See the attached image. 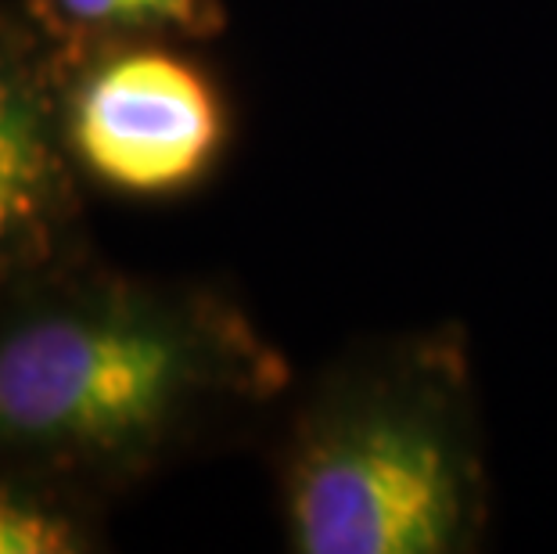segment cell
<instances>
[{
	"label": "cell",
	"mask_w": 557,
	"mask_h": 554,
	"mask_svg": "<svg viewBox=\"0 0 557 554\" xmlns=\"http://www.w3.org/2000/svg\"><path fill=\"white\" fill-rule=\"evenodd\" d=\"M274 371L252 335L201 306L83 292L0 328V440L58 461H126L206 396Z\"/></svg>",
	"instance_id": "obj_1"
},
{
	"label": "cell",
	"mask_w": 557,
	"mask_h": 554,
	"mask_svg": "<svg viewBox=\"0 0 557 554\" xmlns=\"http://www.w3.org/2000/svg\"><path fill=\"white\" fill-rule=\"evenodd\" d=\"M302 554H446L482 515L479 454L443 371L367 374L302 418L284 471Z\"/></svg>",
	"instance_id": "obj_2"
},
{
	"label": "cell",
	"mask_w": 557,
	"mask_h": 554,
	"mask_svg": "<svg viewBox=\"0 0 557 554\" xmlns=\"http://www.w3.org/2000/svg\"><path fill=\"white\" fill-rule=\"evenodd\" d=\"M227 115L209 76L170 51L104 62L73 104V145L104 184L129 195H173L216 162Z\"/></svg>",
	"instance_id": "obj_3"
},
{
	"label": "cell",
	"mask_w": 557,
	"mask_h": 554,
	"mask_svg": "<svg viewBox=\"0 0 557 554\" xmlns=\"http://www.w3.org/2000/svg\"><path fill=\"white\" fill-rule=\"evenodd\" d=\"M58 206L62 162L37 79L0 54V270L40 249Z\"/></svg>",
	"instance_id": "obj_4"
},
{
	"label": "cell",
	"mask_w": 557,
	"mask_h": 554,
	"mask_svg": "<svg viewBox=\"0 0 557 554\" xmlns=\"http://www.w3.org/2000/svg\"><path fill=\"white\" fill-rule=\"evenodd\" d=\"M58 8L83 26L176 29L187 37H209L223 26L216 0H58Z\"/></svg>",
	"instance_id": "obj_5"
},
{
	"label": "cell",
	"mask_w": 557,
	"mask_h": 554,
	"mask_svg": "<svg viewBox=\"0 0 557 554\" xmlns=\"http://www.w3.org/2000/svg\"><path fill=\"white\" fill-rule=\"evenodd\" d=\"M76 551V533L65 518L37 501L0 493V554H62Z\"/></svg>",
	"instance_id": "obj_6"
}]
</instances>
